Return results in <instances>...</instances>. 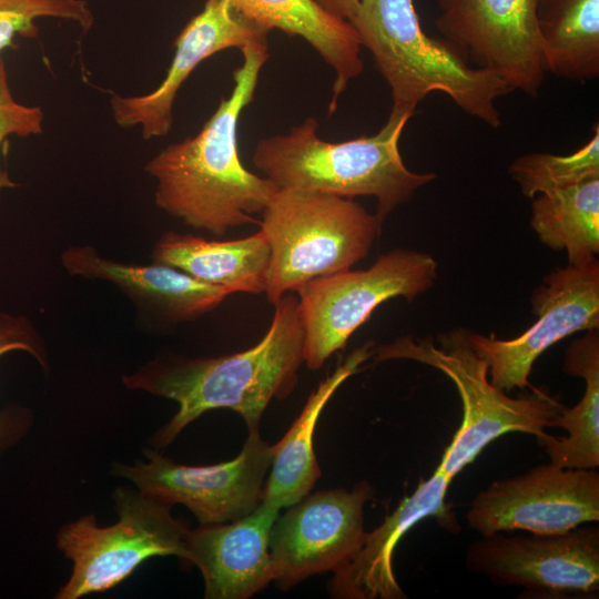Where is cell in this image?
Wrapping results in <instances>:
<instances>
[{"label":"cell","instance_id":"cell-12","mask_svg":"<svg viewBox=\"0 0 599 599\" xmlns=\"http://www.w3.org/2000/svg\"><path fill=\"white\" fill-rule=\"evenodd\" d=\"M536 322L511 339L467 331L471 346L488 363L490 383L502 392L530 386L536 359L550 346L580 331L599 328V263L568 264L545 276L531 296Z\"/></svg>","mask_w":599,"mask_h":599},{"label":"cell","instance_id":"cell-20","mask_svg":"<svg viewBox=\"0 0 599 599\" xmlns=\"http://www.w3.org/2000/svg\"><path fill=\"white\" fill-rule=\"evenodd\" d=\"M248 19L267 32L277 29L301 37L333 69L335 79L328 112L337 109L339 95L349 81L361 74L364 64L361 43L353 26L331 16L315 0H232Z\"/></svg>","mask_w":599,"mask_h":599},{"label":"cell","instance_id":"cell-22","mask_svg":"<svg viewBox=\"0 0 599 599\" xmlns=\"http://www.w3.org/2000/svg\"><path fill=\"white\" fill-rule=\"evenodd\" d=\"M564 372L585 380L581 399L571 408L564 407L551 427L567 432L565 437L547 434L538 443L550 463L573 469H596L599 466V332L572 341L564 359Z\"/></svg>","mask_w":599,"mask_h":599},{"label":"cell","instance_id":"cell-10","mask_svg":"<svg viewBox=\"0 0 599 599\" xmlns=\"http://www.w3.org/2000/svg\"><path fill=\"white\" fill-rule=\"evenodd\" d=\"M468 526L480 536L561 534L599 520V474L552 463L495 480L471 500Z\"/></svg>","mask_w":599,"mask_h":599},{"label":"cell","instance_id":"cell-19","mask_svg":"<svg viewBox=\"0 0 599 599\" xmlns=\"http://www.w3.org/2000/svg\"><path fill=\"white\" fill-rule=\"evenodd\" d=\"M373 343L347 356L308 396L301 414L283 438L273 445L271 471L264 483L261 502L277 509L290 507L309 494L321 477L313 447L319 415L336 389L372 357Z\"/></svg>","mask_w":599,"mask_h":599},{"label":"cell","instance_id":"cell-3","mask_svg":"<svg viewBox=\"0 0 599 599\" xmlns=\"http://www.w3.org/2000/svg\"><path fill=\"white\" fill-rule=\"evenodd\" d=\"M348 22L390 88L387 122L408 121L428 94L441 92L465 113L493 128L501 124L495 101L509 87L496 73L470 67L445 39L428 37L414 0H358Z\"/></svg>","mask_w":599,"mask_h":599},{"label":"cell","instance_id":"cell-23","mask_svg":"<svg viewBox=\"0 0 599 599\" xmlns=\"http://www.w3.org/2000/svg\"><path fill=\"white\" fill-rule=\"evenodd\" d=\"M547 71L572 81L599 77V0H537Z\"/></svg>","mask_w":599,"mask_h":599},{"label":"cell","instance_id":"cell-21","mask_svg":"<svg viewBox=\"0 0 599 599\" xmlns=\"http://www.w3.org/2000/svg\"><path fill=\"white\" fill-rule=\"evenodd\" d=\"M152 258L230 293L258 294L265 290L270 245L261 231L233 241L167 232L156 241Z\"/></svg>","mask_w":599,"mask_h":599},{"label":"cell","instance_id":"cell-28","mask_svg":"<svg viewBox=\"0 0 599 599\" xmlns=\"http://www.w3.org/2000/svg\"><path fill=\"white\" fill-rule=\"evenodd\" d=\"M43 119L41 106L26 105L14 99L9 87L6 63L0 55V148L10 135L29 138L41 134ZM14 186L16 183L0 166V192Z\"/></svg>","mask_w":599,"mask_h":599},{"label":"cell","instance_id":"cell-11","mask_svg":"<svg viewBox=\"0 0 599 599\" xmlns=\"http://www.w3.org/2000/svg\"><path fill=\"white\" fill-rule=\"evenodd\" d=\"M469 571L496 585L526 589L531 597L595 595L599 589V529L561 534L480 536L467 549Z\"/></svg>","mask_w":599,"mask_h":599},{"label":"cell","instance_id":"cell-7","mask_svg":"<svg viewBox=\"0 0 599 599\" xmlns=\"http://www.w3.org/2000/svg\"><path fill=\"white\" fill-rule=\"evenodd\" d=\"M112 499L119 515L115 524L99 527L89 514L59 529L57 548L72 561V572L57 599L114 588L152 557L175 556L187 565L190 528L171 515V505L128 486L118 487Z\"/></svg>","mask_w":599,"mask_h":599},{"label":"cell","instance_id":"cell-18","mask_svg":"<svg viewBox=\"0 0 599 599\" xmlns=\"http://www.w3.org/2000/svg\"><path fill=\"white\" fill-rule=\"evenodd\" d=\"M69 274L112 283L139 308L166 322L192 321L220 305L231 293L201 282L169 265H140L101 256L88 245L70 246L61 254Z\"/></svg>","mask_w":599,"mask_h":599},{"label":"cell","instance_id":"cell-15","mask_svg":"<svg viewBox=\"0 0 599 599\" xmlns=\"http://www.w3.org/2000/svg\"><path fill=\"white\" fill-rule=\"evenodd\" d=\"M267 34L232 0H206L176 37L174 57L160 85L142 95H112L110 104L115 123L121 128L141 126L144 140L166 135L173 123L176 94L193 70L220 51L267 44Z\"/></svg>","mask_w":599,"mask_h":599},{"label":"cell","instance_id":"cell-16","mask_svg":"<svg viewBox=\"0 0 599 599\" xmlns=\"http://www.w3.org/2000/svg\"><path fill=\"white\" fill-rule=\"evenodd\" d=\"M278 511L260 502L240 519L187 530V565L201 571L205 598L247 599L273 581L270 539Z\"/></svg>","mask_w":599,"mask_h":599},{"label":"cell","instance_id":"cell-27","mask_svg":"<svg viewBox=\"0 0 599 599\" xmlns=\"http://www.w3.org/2000/svg\"><path fill=\"white\" fill-rule=\"evenodd\" d=\"M12 351L28 352L47 369L44 346L30 321L23 316L1 314L0 356ZM29 425V417L21 410H0V456L23 436Z\"/></svg>","mask_w":599,"mask_h":599},{"label":"cell","instance_id":"cell-24","mask_svg":"<svg viewBox=\"0 0 599 599\" xmlns=\"http://www.w3.org/2000/svg\"><path fill=\"white\" fill-rule=\"evenodd\" d=\"M531 229L539 241L583 265L599 253V177L534 196Z\"/></svg>","mask_w":599,"mask_h":599},{"label":"cell","instance_id":"cell-4","mask_svg":"<svg viewBox=\"0 0 599 599\" xmlns=\"http://www.w3.org/2000/svg\"><path fill=\"white\" fill-rule=\"evenodd\" d=\"M407 122L386 121L374 135L332 143L319 139L317 120L308 118L287 134L258 141L252 161L277 189L374 196L375 216L383 225L394 209L436 179L433 172L416 173L404 164L399 139Z\"/></svg>","mask_w":599,"mask_h":599},{"label":"cell","instance_id":"cell-5","mask_svg":"<svg viewBox=\"0 0 599 599\" xmlns=\"http://www.w3.org/2000/svg\"><path fill=\"white\" fill-rule=\"evenodd\" d=\"M432 337H397L374 346L375 362L410 359L434 367L456 386L463 403V420L438 466L453 480L471 464L484 448L507 433L518 432L544 438L554 419L565 407L540 389L512 398L495 387L488 375L487 361L476 352L467 331L458 328Z\"/></svg>","mask_w":599,"mask_h":599},{"label":"cell","instance_id":"cell-2","mask_svg":"<svg viewBox=\"0 0 599 599\" xmlns=\"http://www.w3.org/2000/svg\"><path fill=\"white\" fill-rule=\"evenodd\" d=\"M273 305L267 333L246 351L199 358L163 355L122 376L129 389L179 404L177 412L153 436L156 448L167 447L190 423L212 409L234 410L247 430L258 429L268 404L293 392L304 363L298 298L286 293Z\"/></svg>","mask_w":599,"mask_h":599},{"label":"cell","instance_id":"cell-26","mask_svg":"<svg viewBox=\"0 0 599 599\" xmlns=\"http://www.w3.org/2000/svg\"><path fill=\"white\" fill-rule=\"evenodd\" d=\"M38 18H58L77 22L88 32L93 13L85 0H0V55L6 48H13L17 34L35 38Z\"/></svg>","mask_w":599,"mask_h":599},{"label":"cell","instance_id":"cell-25","mask_svg":"<svg viewBox=\"0 0 599 599\" xmlns=\"http://www.w3.org/2000/svg\"><path fill=\"white\" fill-rule=\"evenodd\" d=\"M578 151L568 155L529 153L509 166L511 177L527 197L599 177V126Z\"/></svg>","mask_w":599,"mask_h":599},{"label":"cell","instance_id":"cell-13","mask_svg":"<svg viewBox=\"0 0 599 599\" xmlns=\"http://www.w3.org/2000/svg\"><path fill=\"white\" fill-rule=\"evenodd\" d=\"M436 27L468 62L536 97L547 72L537 0H438Z\"/></svg>","mask_w":599,"mask_h":599},{"label":"cell","instance_id":"cell-14","mask_svg":"<svg viewBox=\"0 0 599 599\" xmlns=\"http://www.w3.org/2000/svg\"><path fill=\"white\" fill-rule=\"evenodd\" d=\"M373 496L370 483L361 480L352 490L306 495L277 517L270 539L277 587L285 590L345 565L363 542L364 506Z\"/></svg>","mask_w":599,"mask_h":599},{"label":"cell","instance_id":"cell-8","mask_svg":"<svg viewBox=\"0 0 599 599\" xmlns=\"http://www.w3.org/2000/svg\"><path fill=\"white\" fill-rule=\"evenodd\" d=\"M438 264L427 253L395 248L367 270L314 278L298 291L304 326V362L316 370L384 302L402 296L412 302L430 288Z\"/></svg>","mask_w":599,"mask_h":599},{"label":"cell","instance_id":"cell-17","mask_svg":"<svg viewBox=\"0 0 599 599\" xmlns=\"http://www.w3.org/2000/svg\"><path fill=\"white\" fill-rule=\"evenodd\" d=\"M451 480L439 466L422 480L412 495L387 515L374 530L365 532L356 554L335 570L329 593L342 599H405L407 596L396 580L393 554L402 537L417 522L428 517L453 525L446 502Z\"/></svg>","mask_w":599,"mask_h":599},{"label":"cell","instance_id":"cell-9","mask_svg":"<svg viewBox=\"0 0 599 599\" xmlns=\"http://www.w3.org/2000/svg\"><path fill=\"white\" fill-rule=\"evenodd\" d=\"M273 453V445L254 429L248 430L240 454L229 461L187 466L146 448V460L133 465L115 463L112 473L160 501L184 505L200 525L223 524L240 519L258 506Z\"/></svg>","mask_w":599,"mask_h":599},{"label":"cell","instance_id":"cell-1","mask_svg":"<svg viewBox=\"0 0 599 599\" xmlns=\"http://www.w3.org/2000/svg\"><path fill=\"white\" fill-rule=\"evenodd\" d=\"M243 63L233 72L234 87L201 131L170 144L144 166L156 180L155 204L186 225L216 236L231 229L258 223L277 186L250 172L237 145L240 115L254 99L260 71L268 58L267 44L241 50Z\"/></svg>","mask_w":599,"mask_h":599},{"label":"cell","instance_id":"cell-6","mask_svg":"<svg viewBox=\"0 0 599 599\" xmlns=\"http://www.w3.org/2000/svg\"><path fill=\"white\" fill-rule=\"evenodd\" d=\"M270 245L264 293L270 303L307 282L348 271L370 251L382 224L352 199L278 189L262 212Z\"/></svg>","mask_w":599,"mask_h":599},{"label":"cell","instance_id":"cell-29","mask_svg":"<svg viewBox=\"0 0 599 599\" xmlns=\"http://www.w3.org/2000/svg\"><path fill=\"white\" fill-rule=\"evenodd\" d=\"M317 4L333 17L349 21L358 6V0H315Z\"/></svg>","mask_w":599,"mask_h":599}]
</instances>
